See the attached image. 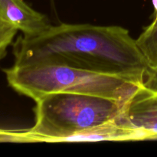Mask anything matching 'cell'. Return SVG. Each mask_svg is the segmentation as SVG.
I'll return each mask as SVG.
<instances>
[{"label":"cell","instance_id":"1","mask_svg":"<svg viewBox=\"0 0 157 157\" xmlns=\"http://www.w3.org/2000/svg\"><path fill=\"white\" fill-rule=\"evenodd\" d=\"M15 65L50 64L117 75L144 83L147 60L127 29L117 25H51L13 43Z\"/></svg>","mask_w":157,"mask_h":157},{"label":"cell","instance_id":"2","mask_svg":"<svg viewBox=\"0 0 157 157\" xmlns=\"http://www.w3.org/2000/svg\"><path fill=\"white\" fill-rule=\"evenodd\" d=\"M35 125L19 130V143H65L71 136L118 120L126 103L84 94L58 92L35 101Z\"/></svg>","mask_w":157,"mask_h":157},{"label":"cell","instance_id":"3","mask_svg":"<svg viewBox=\"0 0 157 157\" xmlns=\"http://www.w3.org/2000/svg\"><path fill=\"white\" fill-rule=\"evenodd\" d=\"M9 85L34 101L58 92L84 94L127 103L144 83L127 77L65 65L32 64L4 69Z\"/></svg>","mask_w":157,"mask_h":157},{"label":"cell","instance_id":"4","mask_svg":"<svg viewBox=\"0 0 157 157\" xmlns=\"http://www.w3.org/2000/svg\"><path fill=\"white\" fill-rule=\"evenodd\" d=\"M121 121L144 132L148 140H157V93L143 84L126 103Z\"/></svg>","mask_w":157,"mask_h":157},{"label":"cell","instance_id":"5","mask_svg":"<svg viewBox=\"0 0 157 157\" xmlns=\"http://www.w3.org/2000/svg\"><path fill=\"white\" fill-rule=\"evenodd\" d=\"M0 19L16 28L25 37L38 35L52 25L45 15L24 0H0Z\"/></svg>","mask_w":157,"mask_h":157},{"label":"cell","instance_id":"6","mask_svg":"<svg viewBox=\"0 0 157 157\" xmlns=\"http://www.w3.org/2000/svg\"><path fill=\"white\" fill-rule=\"evenodd\" d=\"M18 29L0 19V61L7 55L8 48L13 43Z\"/></svg>","mask_w":157,"mask_h":157},{"label":"cell","instance_id":"7","mask_svg":"<svg viewBox=\"0 0 157 157\" xmlns=\"http://www.w3.org/2000/svg\"><path fill=\"white\" fill-rule=\"evenodd\" d=\"M153 8H154V18H157V0H152Z\"/></svg>","mask_w":157,"mask_h":157}]
</instances>
